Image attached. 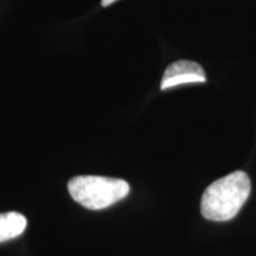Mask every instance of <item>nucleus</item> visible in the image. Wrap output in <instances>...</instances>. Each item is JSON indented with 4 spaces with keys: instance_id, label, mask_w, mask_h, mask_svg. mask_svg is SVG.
Instances as JSON below:
<instances>
[{
    "instance_id": "nucleus-1",
    "label": "nucleus",
    "mask_w": 256,
    "mask_h": 256,
    "mask_svg": "<svg viewBox=\"0 0 256 256\" xmlns=\"http://www.w3.org/2000/svg\"><path fill=\"white\" fill-rule=\"evenodd\" d=\"M250 179L244 171H235L217 179L206 188L200 200L204 218L215 222L232 220L250 194Z\"/></svg>"
},
{
    "instance_id": "nucleus-5",
    "label": "nucleus",
    "mask_w": 256,
    "mask_h": 256,
    "mask_svg": "<svg viewBox=\"0 0 256 256\" xmlns=\"http://www.w3.org/2000/svg\"><path fill=\"white\" fill-rule=\"evenodd\" d=\"M115 2H119V0H102V6H104V8H106V6H110V5H112V4H114Z\"/></svg>"
},
{
    "instance_id": "nucleus-3",
    "label": "nucleus",
    "mask_w": 256,
    "mask_h": 256,
    "mask_svg": "<svg viewBox=\"0 0 256 256\" xmlns=\"http://www.w3.org/2000/svg\"><path fill=\"white\" fill-rule=\"evenodd\" d=\"M203 82H206L204 69L196 62L183 60L170 64L166 68L160 88H162V90H166V89L188 84V83Z\"/></svg>"
},
{
    "instance_id": "nucleus-4",
    "label": "nucleus",
    "mask_w": 256,
    "mask_h": 256,
    "mask_svg": "<svg viewBox=\"0 0 256 256\" xmlns=\"http://www.w3.org/2000/svg\"><path fill=\"white\" fill-rule=\"evenodd\" d=\"M26 224L25 216L16 211L0 214V242L18 238L24 232Z\"/></svg>"
},
{
    "instance_id": "nucleus-2",
    "label": "nucleus",
    "mask_w": 256,
    "mask_h": 256,
    "mask_svg": "<svg viewBox=\"0 0 256 256\" xmlns=\"http://www.w3.org/2000/svg\"><path fill=\"white\" fill-rule=\"evenodd\" d=\"M72 198L90 210H101L113 206L130 194V184L124 179L101 176H78L69 180Z\"/></svg>"
}]
</instances>
